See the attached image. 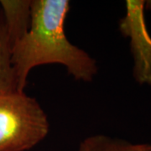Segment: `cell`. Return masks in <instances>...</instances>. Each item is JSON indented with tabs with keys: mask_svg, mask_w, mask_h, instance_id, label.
Here are the masks:
<instances>
[{
	"mask_svg": "<svg viewBox=\"0 0 151 151\" xmlns=\"http://www.w3.org/2000/svg\"><path fill=\"white\" fill-rule=\"evenodd\" d=\"M68 0H32L28 33L12 47V65L19 92H24L30 70L38 65L60 64L77 81L89 82L97 75V61L70 43L64 24Z\"/></svg>",
	"mask_w": 151,
	"mask_h": 151,
	"instance_id": "6da1fadb",
	"label": "cell"
},
{
	"mask_svg": "<svg viewBox=\"0 0 151 151\" xmlns=\"http://www.w3.org/2000/svg\"><path fill=\"white\" fill-rule=\"evenodd\" d=\"M50 123L38 101L24 92L0 94V151H25L47 136Z\"/></svg>",
	"mask_w": 151,
	"mask_h": 151,
	"instance_id": "7a4b0ae2",
	"label": "cell"
},
{
	"mask_svg": "<svg viewBox=\"0 0 151 151\" xmlns=\"http://www.w3.org/2000/svg\"><path fill=\"white\" fill-rule=\"evenodd\" d=\"M145 4L144 0H127L126 14L119 20V29L124 38L129 39L135 81L151 86V35L146 25Z\"/></svg>",
	"mask_w": 151,
	"mask_h": 151,
	"instance_id": "3957f363",
	"label": "cell"
},
{
	"mask_svg": "<svg viewBox=\"0 0 151 151\" xmlns=\"http://www.w3.org/2000/svg\"><path fill=\"white\" fill-rule=\"evenodd\" d=\"M6 31L11 46L29 31L31 21V0H0Z\"/></svg>",
	"mask_w": 151,
	"mask_h": 151,
	"instance_id": "277c9868",
	"label": "cell"
},
{
	"mask_svg": "<svg viewBox=\"0 0 151 151\" xmlns=\"http://www.w3.org/2000/svg\"><path fill=\"white\" fill-rule=\"evenodd\" d=\"M17 91L16 76L12 65V46L0 8V94Z\"/></svg>",
	"mask_w": 151,
	"mask_h": 151,
	"instance_id": "5b68a950",
	"label": "cell"
},
{
	"mask_svg": "<svg viewBox=\"0 0 151 151\" xmlns=\"http://www.w3.org/2000/svg\"><path fill=\"white\" fill-rule=\"evenodd\" d=\"M79 151H151V145L133 144L106 135L97 134L87 137L82 141Z\"/></svg>",
	"mask_w": 151,
	"mask_h": 151,
	"instance_id": "8992f818",
	"label": "cell"
},
{
	"mask_svg": "<svg viewBox=\"0 0 151 151\" xmlns=\"http://www.w3.org/2000/svg\"><path fill=\"white\" fill-rule=\"evenodd\" d=\"M145 8L147 10L151 11V0H148V1H145Z\"/></svg>",
	"mask_w": 151,
	"mask_h": 151,
	"instance_id": "52a82bcc",
	"label": "cell"
}]
</instances>
